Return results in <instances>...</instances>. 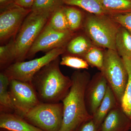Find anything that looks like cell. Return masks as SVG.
I'll return each mask as SVG.
<instances>
[{
  "instance_id": "6da1fadb",
  "label": "cell",
  "mask_w": 131,
  "mask_h": 131,
  "mask_svg": "<svg viewBox=\"0 0 131 131\" xmlns=\"http://www.w3.org/2000/svg\"><path fill=\"white\" fill-rule=\"evenodd\" d=\"M71 78V86L62 101L63 119L59 131H76L82 124L93 118L85 102V91L90 75L85 71H78L73 73Z\"/></svg>"
},
{
  "instance_id": "7a4b0ae2",
  "label": "cell",
  "mask_w": 131,
  "mask_h": 131,
  "mask_svg": "<svg viewBox=\"0 0 131 131\" xmlns=\"http://www.w3.org/2000/svg\"><path fill=\"white\" fill-rule=\"evenodd\" d=\"M60 62L59 57L45 66L33 78L31 83L40 102H60L69 90L71 78L62 73Z\"/></svg>"
},
{
  "instance_id": "3957f363",
  "label": "cell",
  "mask_w": 131,
  "mask_h": 131,
  "mask_svg": "<svg viewBox=\"0 0 131 131\" xmlns=\"http://www.w3.org/2000/svg\"><path fill=\"white\" fill-rule=\"evenodd\" d=\"M49 12L32 11L24 20L13 39L15 62L24 61L34 41L47 24L51 14Z\"/></svg>"
},
{
  "instance_id": "277c9868",
  "label": "cell",
  "mask_w": 131,
  "mask_h": 131,
  "mask_svg": "<svg viewBox=\"0 0 131 131\" xmlns=\"http://www.w3.org/2000/svg\"><path fill=\"white\" fill-rule=\"evenodd\" d=\"M107 15L92 14L86 18L84 30L96 45L117 51L115 40L119 27Z\"/></svg>"
},
{
  "instance_id": "5b68a950",
  "label": "cell",
  "mask_w": 131,
  "mask_h": 131,
  "mask_svg": "<svg viewBox=\"0 0 131 131\" xmlns=\"http://www.w3.org/2000/svg\"><path fill=\"white\" fill-rule=\"evenodd\" d=\"M121 105L128 82V74L124 60L117 51L107 49L101 71Z\"/></svg>"
},
{
  "instance_id": "8992f818",
  "label": "cell",
  "mask_w": 131,
  "mask_h": 131,
  "mask_svg": "<svg viewBox=\"0 0 131 131\" xmlns=\"http://www.w3.org/2000/svg\"><path fill=\"white\" fill-rule=\"evenodd\" d=\"M62 102H40L23 117L29 123L44 131H59L62 124Z\"/></svg>"
},
{
  "instance_id": "52a82bcc",
  "label": "cell",
  "mask_w": 131,
  "mask_h": 131,
  "mask_svg": "<svg viewBox=\"0 0 131 131\" xmlns=\"http://www.w3.org/2000/svg\"><path fill=\"white\" fill-rule=\"evenodd\" d=\"M66 50L65 47L56 48L44 56L30 61L16 62L5 68L3 73L9 80L31 82L33 78L45 66L59 57Z\"/></svg>"
},
{
  "instance_id": "ba28073f",
  "label": "cell",
  "mask_w": 131,
  "mask_h": 131,
  "mask_svg": "<svg viewBox=\"0 0 131 131\" xmlns=\"http://www.w3.org/2000/svg\"><path fill=\"white\" fill-rule=\"evenodd\" d=\"M9 88L15 113L22 117L40 102L31 82L10 80Z\"/></svg>"
},
{
  "instance_id": "9c48e42d",
  "label": "cell",
  "mask_w": 131,
  "mask_h": 131,
  "mask_svg": "<svg viewBox=\"0 0 131 131\" xmlns=\"http://www.w3.org/2000/svg\"><path fill=\"white\" fill-rule=\"evenodd\" d=\"M72 31H59L46 24L29 50L27 58L32 57L39 51L48 52L64 47L73 36Z\"/></svg>"
},
{
  "instance_id": "30bf717a",
  "label": "cell",
  "mask_w": 131,
  "mask_h": 131,
  "mask_svg": "<svg viewBox=\"0 0 131 131\" xmlns=\"http://www.w3.org/2000/svg\"><path fill=\"white\" fill-rule=\"evenodd\" d=\"M31 12L14 4L1 10L0 14V40L3 42L18 31L26 16Z\"/></svg>"
},
{
  "instance_id": "8fae6325",
  "label": "cell",
  "mask_w": 131,
  "mask_h": 131,
  "mask_svg": "<svg viewBox=\"0 0 131 131\" xmlns=\"http://www.w3.org/2000/svg\"><path fill=\"white\" fill-rule=\"evenodd\" d=\"M108 86L101 72L94 76L89 82L85 91V102L88 111L92 116L105 97Z\"/></svg>"
},
{
  "instance_id": "7c38bea8",
  "label": "cell",
  "mask_w": 131,
  "mask_h": 131,
  "mask_svg": "<svg viewBox=\"0 0 131 131\" xmlns=\"http://www.w3.org/2000/svg\"><path fill=\"white\" fill-rule=\"evenodd\" d=\"M131 119L119 105L108 113L100 131H130Z\"/></svg>"
},
{
  "instance_id": "4fadbf2b",
  "label": "cell",
  "mask_w": 131,
  "mask_h": 131,
  "mask_svg": "<svg viewBox=\"0 0 131 131\" xmlns=\"http://www.w3.org/2000/svg\"><path fill=\"white\" fill-rule=\"evenodd\" d=\"M0 128L9 131H44L15 113H1Z\"/></svg>"
},
{
  "instance_id": "5bb4252c",
  "label": "cell",
  "mask_w": 131,
  "mask_h": 131,
  "mask_svg": "<svg viewBox=\"0 0 131 131\" xmlns=\"http://www.w3.org/2000/svg\"><path fill=\"white\" fill-rule=\"evenodd\" d=\"M119 105H120L114 93L108 85L105 97L93 115V119L98 127L100 128L108 113Z\"/></svg>"
},
{
  "instance_id": "9a60e30c",
  "label": "cell",
  "mask_w": 131,
  "mask_h": 131,
  "mask_svg": "<svg viewBox=\"0 0 131 131\" xmlns=\"http://www.w3.org/2000/svg\"><path fill=\"white\" fill-rule=\"evenodd\" d=\"M63 3L69 6L78 7L93 14L113 15L104 8L101 0H63Z\"/></svg>"
},
{
  "instance_id": "2e32d148",
  "label": "cell",
  "mask_w": 131,
  "mask_h": 131,
  "mask_svg": "<svg viewBox=\"0 0 131 131\" xmlns=\"http://www.w3.org/2000/svg\"><path fill=\"white\" fill-rule=\"evenodd\" d=\"M9 80L8 77L2 72L0 74V110L1 113H12L15 108L10 94L9 88Z\"/></svg>"
},
{
  "instance_id": "e0dca14e",
  "label": "cell",
  "mask_w": 131,
  "mask_h": 131,
  "mask_svg": "<svg viewBox=\"0 0 131 131\" xmlns=\"http://www.w3.org/2000/svg\"><path fill=\"white\" fill-rule=\"evenodd\" d=\"M117 51L121 57L131 58V34L125 28H119L115 40Z\"/></svg>"
},
{
  "instance_id": "ac0fdd59",
  "label": "cell",
  "mask_w": 131,
  "mask_h": 131,
  "mask_svg": "<svg viewBox=\"0 0 131 131\" xmlns=\"http://www.w3.org/2000/svg\"><path fill=\"white\" fill-rule=\"evenodd\" d=\"M93 47L91 42L86 37L79 35L69 42L67 50L69 53L73 56L83 57Z\"/></svg>"
},
{
  "instance_id": "d6986e66",
  "label": "cell",
  "mask_w": 131,
  "mask_h": 131,
  "mask_svg": "<svg viewBox=\"0 0 131 131\" xmlns=\"http://www.w3.org/2000/svg\"><path fill=\"white\" fill-rule=\"evenodd\" d=\"M128 74V82L121 106L126 114L131 119V59L127 57H123Z\"/></svg>"
},
{
  "instance_id": "ffe728a7",
  "label": "cell",
  "mask_w": 131,
  "mask_h": 131,
  "mask_svg": "<svg viewBox=\"0 0 131 131\" xmlns=\"http://www.w3.org/2000/svg\"><path fill=\"white\" fill-rule=\"evenodd\" d=\"M63 7V6L60 7L52 12L47 22L51 27L59 31H70Z\"/></svg>"
},
{
  "instance_id": "44dd1931",
  "label": "cell",
  "mask_w": 131,
  "mask_h": 131,
  "mask_svg": "<svg viewBox=\"0 0 131 131\" xmlns=\"http://www.w3.org/2000/svg\"><path fill=\"white\" fill-rule=\"evenodd\" d=\"M104 8L113 15L131 12V0H101Z\"/></svg>"
},
{
  "instance_id": "7402d4cb",
  "label": "cell",
  "mask_w": 131,
  "mask_h": 131,
  "mask_svg": "<svg viewBox=\"0 0 131 131\" xmlns=\"http://www.w3.org/2000/svg\"><path fill=\"white\" fill-rule=\"evenodd\" d=\"M64 12L68 21L70 30L73 31L81 26L82 14L79 9L71 6H63Z\"/></svg>"
},
{
  "instance_id": "603a6c76",
  "label": "cell",
  "mask_w": 131,
  "mask_h": 131,
  "mask_svg": "<svg viewBox=\"0 0 131 131\" xmlns=\"http://www.w3.org/2000/svg\"><path fill=\"white\" fill-rule=\"evenodd\" d=\"M82 57L89 64L101 70L104 62V52L100 49L92 47Z\"/></svg>"
},
{
  "instance_id": "cb8c5ba5",
  "label": "cell",
  "mask_w": 131,
  "mask_h": 131,
  "mask_svg": "<svg viewBox=\"0 0 131 131\" xmlns=\"http://www.w3.org/2000/svg\"><path fill=\"white\" fill-rule=\"evenodd\" d=\"M63 5V0H35L31 11L52 13Z\"/></svg>"
},
{
  "instance_id": "d4e9b609",
  "label": "cell",
  "mask_w": 131,
  "mask_h": 131,
  "mask_svg": "<svg viewBox=\"0 0 131 131\" xmlns=\"http://www.w3.org/2000/svg\"><path fill=\"white\" fill-rule=\"evenodd\" d=\"M60 64L77 69H88L89 67V64L83 58L74 56H64L60 61Z\"/></svg>"
},
{
  "instance_id": "484cf974",
  "label": "cell",
  "mask_w": 131,
  "mask_h": 131,
  "mask_svg": "<svg viewBox=\"0 0 131 131\" xmlns=\"http://www.w3.org/2000/svg\"><path fill=\"white\" fill-rule=\"evenodd\" d=\"M13 40H11L7 44L0 47V64L1 68L9 66V63L14 61L13 51Z\"/></svg>"
},
{
  "instance_id": "4316f807",
  "label": "cell",
  "mask_w": 131,
  "mask_h": 131,
  "mask_svg": "<svg viewBox=\"0 0 131 131\" xmlns=\"http://www.w3.org/2000/svg\"><path fill=\"white\" fill-rule=\"evenodd\" d=\"M112 19L131 34V12L113 15Z\"/></svg>"
},
{
  "instance_id": "83f0119b",
  "label": "cell",
  "mask_w": 131,
  "mask_h": 131,
  "mask_svg": "<svg viewBox=\"0 0 131 131\" xmlns=\"http://www.w3.org/2000/svg\"><path fill=\"white\" fill-rule=\"evenodd\" d=\"M76 131H100V128L92 118L82 124Z\"/></svg>"
},
{
  "instance_id": "f1b7e54d",
  "label": "cell",
  "mask_w": 131,
  "mask_h": 131,
  "mask_svg": "<svg viewBox=\"0 0 131 131\" xmlns=\"http://www.w3.org/2000/svg\"><path fill=\"white\" fill-rule=\"evenodd\" d=\"M35 0H15V5L27 9H31Z\"/></svg>"
},
{
  "instance_id": "f546056e",
  "label": "cell",
  "mask_w": 131,
  "mask_h": 131,
  "mask_svg": "<svg viewBox=\"0 0 131 131\" xmlns=\"http://www.w3.org/2000/svg\"><path fill=\"white\" fill-rule=\"evenodd\" d=\"M15 0H0L1 10L9 7L14 4Z\"/></svg>"
},
{
  "instance_id": "4dcf8cb0",
  "label": "cell",
  "mask_w": 131,
  "mask_h": 131,
  "mask_svg": "<svg viewBox=\"0 0 131 131\" xmlns=\"http://www.w3.org/2000/svg\"><path fill=\"white\" fill-rule=\"evenodd\" d=\"M1 131H9L7 130H5V129H1Z\"/></svg>"
},
{
  "instance_id": "1f68e13d",
  "label": "cell",
  "mask_w": 131,
  "mask_h": 131,
  "mask_svg": "<svg viewBox=\"0 0 131 131\" xmlns=\"http://www.w3.org/2000/svg\"><path fill=\"white\" fill-rule=\"evenodd\" d=\"M130 131H131V125H130Z\"/></svg>"
},
{
  "instance_id": "d6a6232c",
  "label": "cell",
  "mask_w": 131,
  "mask_h": 131,
  "mask_svg": "<svg viewBox=\"0 0 131 131\" xmlns=\"http://www.w3.org/2000/svg\"></svg>"
},
{
  "instance_id": "836d02e7",
  "label": "cell",
  "mask_w": 131,
  "mask_h": 131,
  "mask_svg": "<svg viewBox=\"0 0 131 131\" xmlns=\"http://www.w3.org/2000/svg\"></svg>"
}]
</instances>
